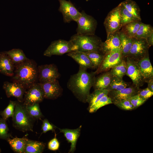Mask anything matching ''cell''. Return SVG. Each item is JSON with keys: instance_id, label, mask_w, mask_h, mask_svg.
<instances>
[{"instance_id": "1", "label": "cell", "mask_w": 153, "mask_h": 153, "mask_svg": "<svg viewBox=\"0 0 153 153\" xmlns=\"http://www.w3.org/2000/svg\"><path fill=\"white\" fill-rule=\"evenodd\" d=\"M87 69L79 66L78 72L70 76L67 84L68 88L74 95L84 103L87 102L96 77L94 72L88 73Z\"/></svg>"}, {"instance_id": "2", "label": "cell", "mask_w": 153, "mask_h": 153, "mask_svg": "<svg viewBox=\"0 0 153 153\" xmlns=\"http://www.w3.org/2000/svg\"><path fill=\"white\" fill-rule=\"evenodd\" d=\"M15 65L13 82L19 84L26 90L32 85L37 82L38 66L36 62L28 58Z\"/></svg>"}, {"instance_id": "3", "label": "cell", "mask_w": 153, "mask_h": 153, "mask_svg": "<svg viewBox=\"0 0 153 153\" xmlns=\"http://www.w3.org/2000/svg\"><path fill=\"white\" fill-rule=\"evenodd\" d=\"M12 117L13 126L15 128L24 132L33 131L35 120L29 115L23 103L16 101Z\"/></svg>"}, {"instance_id": "4", "label": "cell", "mask_w": 153, "mask_h": 153, "mask_svg": "<svg viewBox=\"0 0 153 153\" xmlns=\"http://www.w3.org/2000/svg\"><path fill=\"white\" fill-rule=\"evenodd\" d=\"M70 40L77 46V51L83 52L92 51L100 52L103 42L101 39L95 34L80 35L76 33L73 35Z\"/></svg>"}, {"instance_id": "5", "label": "cell", "mask_w": 153, "mask_h": 153, "mask_svg": "<svg viewBox=\"0 0 153 153\" xmlns=\"http://www.w3.org/2000/svg\"><path fill=\"white\" fill-rule=\"evenodd\" d=\"M78 48L70 40L59 39L52 42L44 51L43 55L48 57L52 55H62L72 51H77Z\"/></svg>"}, {"instance_id": "6", "label": "cell", "mask_w": 153, "mask_h": 153, "mask_svg": "<svg viewBox=\"0 0 153 153\" xmlns=\"http://www.w3.org/2000/svg\"><path fill=\"white\" fill-rule=\"evenodd\" d=\"M122 56L120 48L113 49L105 55L101 63L94 72L96 75L110 70L122 61Z\"/></svg>"}, {"instance_id": "7", "label": "cell", "mask_w": 153, "mask_h": 153, "mask_svg": "<svg viewBox=\"0 0 153 153\" xmlns=\"http://www.w3.org/2000/svg\"><path fill=\"white\" fill-rule=\"evenodd\" d=\"M81 16L76 22L78 24L77 33L80 35H94L97 27V22L92 16L82 10Z\"/></svg>"}, {"instance_id": "8", "label": "cell", "mask_w": 153, "mask_h": 153, "mask_svg": "<svg viewBox=\"0 0 153 153\" xmlns=\"http://www.w3.org/2000/svg\"><path fill=\"white\" fill-rule=\"evenodd\" d=\"M150 47L146 39L134 38L132 46L126 57L137 61L149 55Z\"/></svg>"}, {"instance_id": "9", "label": "cell", "mask_w": 153, "mask_h": 153, "mask_svg": "<svg viewBox=\"0 0 153 153\" xmlns=\"http://www.w3.org/2000/svg\"><path fill=\"white\" fill-rule=\"evenodd\" d=\"M120 3L108 14L105 18L104 25L107 36L119 30L122 27L119 14Z\"/></svg>"}, {"instance_id": "10", "label": "cell", "mask_w": 153, "mask_h": 153, "mask_svg": "<svg viewBox=\"0 0 153 153\" xmlns=\"http://www.w3.org/2000/svg\"><path fill=\"white\" fill-rule=\"evenodd\" d=\"M38 79L40 83L51 81L59 78L60 74L57 66L54 64L38 66Z\"/></svg>"}, {"instance_id": "11", "label": "cell", "mask_w": 153, "mask_h": 153, "mask_svg": "<svg viewBox=\"0 0 153 153\" xmlns=\"http://www.w3.org/2000/svg\"><path fill=\"white\" fill-rule=\"evenodd\" d=\"M43 90L39 83L33 84L26 90L23 103L25 105L42 102L44 99Z\"/></svg>"}, {"instance_id": "12", "label": "cell", "mask_w": 153, "mask_h": 153, "mask_svg": "<svg viewBox=\"0 0 153 153\" xmlns=\"http://www.w3.org/2000/svg\"><path fill=\"white\" fill-rule=\"evenodd\" d=\"M127 64V75L129 77L133 85L137 88L145 82L136 62L128 57L125 58Z\"/></svg>"}, {"instance_id": "13", "label": "cell", "mask_w": 153, "mask_h": 153, "mask_svg": "<svg viewBox=\"0 0 153 153\" xmlns=\"http://www.w3.org/2000/svg\"><path fill=\"white\" fill-rule=\"evenodd\" d=\"M59 1L60 4L59 10L62 14L64 22H76L81 16V13L70 1L66 0H59Z\"/></svg>"}, {"instance_id": "14", "label": "cell", "mask_w": 153, "mask_h": 153, "mask_svg": "<svg viewBox=\"0 0 153 153\" xmlns=\"http://www.w3.org/2000/svg\"><path fill=\"white\" fill-rule=\"evenodd\" d=\"M39 83L43 90L44 98L54 100L62 94L63 90L57 79Z\"/></svg>"}, {"instance_id": "15", "label": "cell", "mask_w": 153, "mask_h": 153, "mask_svg": "<svg viewBox=\"0 0 153 153\" xmlns=\"http://www.w3.org/2000/svg\"><path fill=\"white\" fill-rule=\"evenodd\" d=\"M3 88L7 97H14L18 101L23 102L24 95L26 89L22 85L16 82L5 81L3 84Z\"/></svg>"}, {"instance_id": "16", "label": "cell", "mask_w": 153, "mask_h": 153, "mask_svg": "<svg viewBox=\"0 0 153 153\" xmlns=\"http://www.w3.org/2000/svg\"><path fill=\"white\" fill-rule=\"evenodd\" d=\"M120 46L119 30L107 36L106 40L101 44L100 51L105 55L113 49L120 48Z\"/></svg>"}, {"instance_id": "17", "label": "cell", "mask_w": 153, "mask_h": 153, "mask_svg": "<svg viewBox=\"0 0 153 153\" xmlns=\"http://www.w3.org/2000/svg\"><path fill=\"white\" fill-rule=\"evenodd\" d=\"M139 89L132 84L119 90L109 91L108 95L111 99L113 103L115 101L127 99L137 94Z\"/></svg>"}, {"instance_id": "18", "label": "cell", "mask_w": 153, "mask_h": 153, "mask_svg": "<svg viewBox=\"0 0 153 153\" xmlns=\"http://www.w3.org/2000/svg\"><path fill=\"white\" fill-rule=\"evenodd\" d=\"M15 65L11 59L5 52H0V73L12 77L14 74Z\"/></svg>"}, {"instance_id": "19", "label": "cell", "mask_w": 153, "mask_h": 153, "mask_svg": "<svg viewBox=\"0 0 153 153\" xmlns=\"http://www.w3.org/2000/svg\"><path fill=\"white\" fill-rule=\"evenodd\" d=\"M81 128V125L75 129L57 128L60 132L63 134L68 142L71 143L69 153H73L75 150L76 143L80 135Z\"/></svg>"}, {"instance_id": "20", "label": "cell", "mask_w": 153, "mask_h": 153, "mask_svg": "<svg viewBox=\"0 0 153 153\" xmlns=\"http://www.w3.org/2000/svg\"><path fill=\"white\" fill-rule=\"evenodd\" d=\"M136 61L145 82H146L153 79V68L149 59V55Z\"/></svg>"}, {"instance_id": "21", "label": "cell", "mask_w": 153, "mask_h": 153, "mask_svg": "<svg viewBox=\"0 0 153 153\" xmlns=\"http://www.w3.org/2000/svg\"><path fill=\"white\" fill-rule=\"evenodd\" d=\"M67 55L74 60L80 66L86 69H95L92 63L84 52L75 51L69 52Z\"/></svg>"}, {"instance_id": "22", "label": "cell", "mask_w": 153, "mask_h": 153, "mask_svg": "<svg viewBox=\"0 0 153 153\" xmlns=\"http://www.w3.org/2000/svg\"><path fill=\"white\" fill-rule=\"evenodd\" d=\"M112 76L110 71H108L95 77L93 86L94 90L106 89L109 86Z\"/></svg>"}, {"instance_id": "23", "label": "cell", "mask_w": 153, "mask_h": 153, "mask_svg": "<svg viewBox=\"0 0 153 153\" xmlns=\"http://www.w3.org/2000/svg\"><path fill=\"white\" fill-rule=\"evenodd\" d=\"M45 144L42 142L27 139L25 144L24 153H41L44 151Z\"/></svg>"}, {"instance_id": "24", "label": "cell", "mask_w": 153, "mask_h": 153, "mask_svg": "<svg viewBox=\"0 0 153 153\" xmlns=\"http://www.w3.org/2000/svg\"><path fill=\"white\" fill-rule=\"evenodd\" d=\"M27 139L25 137L22 138L16 137L11 139L10 137L6 141L14 152L24 153L25 145Z\"/></svg>"}, {"instance_id": "25", "label": "cell", "mask_w": 153, "mask_h": 153, "mask_svg": "<svg viewBox=\"0 0 153 153\" xmlns=\"http://www.w3.org/2000/svg\"><path fill=\"white\" fill-rule=\"evenodd\" d=\"M142 23L141 21L129 23L122 26L120 31L127 36L134 38Z\"/></svg>"}, {"instance_id": "26", "label": "cell", "mask_w": 153, "mask_h": 153, "mask_svg": "<svg viewBox=\"0 0 153 153\" xmlns=\"http://www.w3.org/2000/svg\"><path fill=\"white\" fill-rule=\"evenodd\" d=\"M121 39L120 48L122 56L124 58L126 57L132 46L133 38L129 37L121 32L120 30Z\"/></svg>"}, {"instance_id": "27", "label": "cell", "mask_w": 153, "mask_h": 153, "mask_svg": "<svg viewBox=\"0 0 153 153\" xmlns=\"http://www.w3.org/2000/svg\"><path fill=\"white\" fill-rule=\"evenodd\" d=\"M109 91L107 89H96L90 94L87 100L89 104L88 109L93 107L100 99L105 95H108Z\"/></svg>"}, {"instance_id": "28", "label": "cell", "mask_w": 153, "mask_h": 153, "mask_svg": "<svg viewBox=\"0 0 153 153\" xmlns=\"http://www.w3.org/2000/svg\"><path fill=\"white\" fill-rule=\"evenodd\" d=\"M5 52L10 58L14 65L28 58L27 57L23 50L20 49L14 48Z\"/></svg>"}, {"instance_id": "29", "label": "cell", "mask_w": 153, "mask_h": 153, "mask_svg": "<svg viewBox=\"0 0 153 153\" xmlns=\"http://www.w3.org/2000/svg\"><path fill=\"white\" fill-rule=\"evenodd\" d=\"M120 4L119 14L122 27L129 23L136 21H140L129 12L122 3H121Z\"/></svg>"}, {"instance_id": "30", "label": "cell", "mask_w": 153, "mask_h": 153, "mask_svg": "<svg viewBox=\"0 0 153 153\" xmlns=\"http://www.w3.org/2000/svg\"><path fill=\"white\" fill-rule=\"evenodd\" d=\"M128 11L138 20L141 21L140 10L137 3L132 0H126L121 2Z\"/></svg>"}, {"instance_id": "31", "label": "cell", "mask_w": 153, "mask_h": 153, "mask_svg": "<svg viewBox=\"0 0 153 153\" xmlns=\"http://www.w3.org/2000/svg\"><path fill=\"white\" fill-rule=\"evenodd\" d=\"M93 65L97 69L102 61L105 55L99 51H92L84 52Z\"/></svg>"}, {"instance_id": "32", "label": "cell", "mask_w": 153, "mask_h": 153, "mask_svg": "<svg viewBox=\"0 0 153 153\" xmlns=\"http://www.w3.org/2000/svg\"><path fill=\"white\" fill-rule=\"evenodd\" d=\"M24 105L28 114L34 120L40 119L43 116L40 109L39 103H35L31 105Z\"/></svg>"}, {"instance_id": "33", "label": "cell", "mask_w": 153, "mask_h": 153, "mask_svg": "<svg viewBox=\"0 0 153 153\" xmlns=\"http://www.w3.org/2000/svg\"><path fill=\"white\" fill-rule=\"evenodd\" d=\"M110 71L112 76L123 78L126 75L127 71V64L125 58H123L120 63Z\"/></svg>"}, {"instance_id": "34", "label": "cell", "mask_w": 153, "mask_h": 153, "mask_svg": "<svg viewBox=\"0 0 153 153\" xmlns=\"http://www.w3.org/2000/svg\"><path fill=\"white\" fill-rule=\"evenodd\" d=\"M129 86V83L122 78L112 76L110 85L106 89L109 91H118Z\"/></svg>"}, {"instance_id": "35", "label": "cell", "mask_w": 153, "mask_h": 153, "mask_svg": "<svg viewBox=\"0 0 153 153\" xmlns=\"http://www.w3.org/2000/svg\"><path fill=\"white\" fill-rule=\"evenodd\" d=\"M152 33L153 27L150 24L142 22L134 38L146 39Z\"/></svg>"}, {"instance_id": "36", "label": "cell", "mask_w": 153, "mask_h": 153, "mask_svg": "<svg viewBox=\"0 0 153 153\" xmlns=\"http://www.w3.org/2000/svg\"><path fill=\"white\" fill-rule=\"evenodd\" d=\"M110 98L108 95H105L100 99L93 107L88 109L90 113L96 112L98 109L105 105L112 104Z\"/></svg>"}, {"instance_id": "37", "label": "cell", "mask_w": 153, "mask_h": 153, "mask_svg": "<svg viewBox=\"0 0 153 153\" xmlns=\"http://www.w3.org/2000/svg\"><path fill=\"white\" fill-rule=\"evenodd\" d=\"M16 102V101L10 100L6 108L0 112V115L2 118L6 120L9 117H12Z\"/></svg>"}, {"instance_id": "38", "label": "cell", "mask_w": 153, "mask_h": 153, "mask_svg": "<svg viewBox=\"0 0 153 153\" xmlns=\"http://www.w3.org/2000/svg\"><path fill=\"white\" fill-rule=\"evenodd\" d=\"M6 121L0 118V139L6 140L12 137L8 133L9 129Z\"/></svg>"}, {"instance_id": "39", "label": "cell", "mask_w": 153, "mask_h": 153, "mask_svg": "<svg viewBox=\"0 0 153 153\" xmlns=\"http://www.w3.org/2000/svg\"><path fill=\"white\" fill-rule=\"evenodd\" d=\"M114 105L120 109L126 110H131L134 108L130 102L127 99H122L113 102Z\"/></svg>"}, {"instance_id": "40", "label": "cell", "mask_w": 153, "mask_h": 153, "mask_svg": "<svg viewBox=\"0 0 153 153\" xmlns=\"http://www.w3.org/2000/svg\"><path fill=\"white\" fill-rule=\"evenodd\" d=\"M133 106L134 109L144 104L146 101L141 98L137 94L127 99Z\"/></svg>"}, {"instance_id": "41", "label": "cell", "mask_w": 153, "mask_h": 153, "mask_svg": "<svg viewBox=\"0 0 153 153\" xmlns=\"http://www.w3.org/2000/svg\"><path fill=\"white\" fill-rule=\"evenodd\" d=\"M137 94L143 99L146 101L152 96L153 92L151 91L148 87L144 89L139 88Z\"/></svg>"}, {"instance_id": "42", "label": "cell", "mask_w": 153, "mask_h": 153, "mask_svg": "<svg viewBox=\"0 0 153 153\" xmlns=\"http://www.w3.org/2000/svg\"><path fill=\"white\" fill-rule=\"evenodd\" d=\"M55 126L50 124L47 119H44L42 121L41 129L42 133H45L49 131L55 132Z\"/></svg>"}, {"instance_id": "43", "label": "cell", "mask_w": 153, "mask_h": 153, "mask_svg": "<svg viewBox=\"0 0 153 153\" xmlns=\"http://www.w3.org/2000/svg\"><path fill=\"white\" fill-rule=\"evenodd\" d=\"M56 135L55 132V137L50 140L48 143V149L51 150L56 151L58 150L60 146V143L57 139Z\"/></svg>"}, {"instance_id": "44", "label": "cell", "mask_w": 153, "mask_h": 153, "mask_svg": "<svg viewBox=\"0 0 153 153\" xmlns=\"http://www.w3.org/2000/svg\"><path fill=\"white\" fill-rule=\"evenodd\" d=\"M146 39L150 47L152 46L153 45V33L147 37Z\"/></svg>"}, {"instance_id": "45", "label": "cell", "mask_w": 153, "mask_h": 153, "mask_svg": "<svg viewBox=\"0 0 153 153\" xmlns=\"http://www.w3.org/2000/svg\"><path fill=\"white\" fill-rule=\"evenodd\" d=\"M146 82L147 83V87L152 92H153V79L150 80Z\"/></svg>"}, {"instance_id": "46", "label": "cell", "mask_w": 153, "mask_h": 153, "mask_svg": "<svg viewBox=\"0 0 153 153\" xmlns=\"http://www.w3.org/2000/svg\"><path fill=\"white\" fill-rule=\"evenodd\" d=\"M1 148H0V153H1Z\"/></svg>"}, {"instance_id": "47", "label": "cell", "mask_w": 153, "mask_h": 153, "mask_svg": "<svg viewBox=\"0 0 153 153\" xmlns=\"http://www.w3.org/2000/svg\"><path fill=\"white\" fill-rule=\"evenodd\" d=\"M89 0H86V1H88Z\"/></svg>"}]
</instances>
